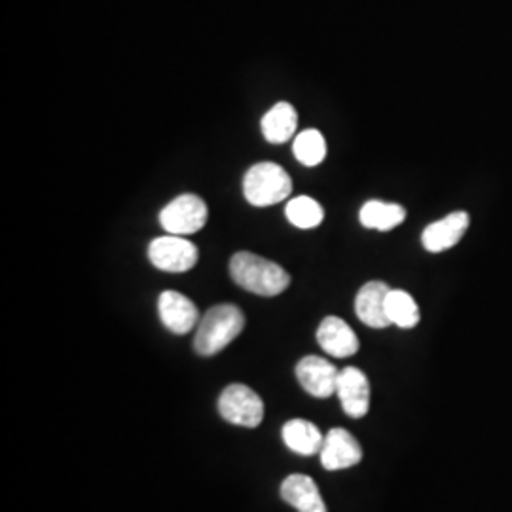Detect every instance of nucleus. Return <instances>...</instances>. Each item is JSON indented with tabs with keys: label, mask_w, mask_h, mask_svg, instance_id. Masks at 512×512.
Segmentation results:
<instances>
[{
	"label": "nucleus",
	"mask_w": 512,
	"mask_h": 512,
	"mask_svg": "<svg viewBox=\"0 0 512 512\" xmlns=\"http://www.w3.org/2000/svg\"><path fill=\"white\" fill-rule=\"evenodd\" d=\"M361 224L370 230L389 232L403 224L406 219V211L399 203H385L380 200L366 202L359 213Z\"/></svg>",
	"instance_id": "17"
},
{
	"label": "nucleus",
	"mask_w": 512,
	"mask_h": 512,
	"mask_svg": "<svg viewBox=\"0 0 512 512\" xmlns=\"http://www.w3.org/2000/svg\"><path fill=\"white\" fill-rule=\"evenodd\" d=\"M389 287L384 281H368L355 296V313L370 329L389 327V317L385 310Z\"/></svg>",
	"instance_id": "13"
},
{
	"label": "nucleus",
	"mask_w": 512,
	"mask_h": 512,
	"mask_svg": "<svg viewBox=\"0 0 512 512\" xmlns=\"http://www.w3.org/2000/svg\"><path fill=\"white\" fill-rule=\"evenodd\" d=\"M150 262L169 274H183L196 266L198 247L183 236H164L154 239L148 247Z\"/></svg>",
	"instance_id": "6"
},
{
	"label": "nucleus",
	"mask_w": 512,
	"mask_h": 512,
	"mask_svg": "<svg viewBox=\"0 0 512 512\" xmlns=\"http://www.w3.org/2000/svg\"><path fill=\"white\" fill-rule=\"evenodd\" d=\"M469 222H471L469 213L456 211L442 220L429 224L421 234V243H423L425 251L442 253V251L456 247L461 238L465 236Z\"/></svg>",
	"instance_id": "11"
},
{
	"label": "nucleus",
	"mask_w": 512,
	"mask_h": 512,
	"mask_svg": "<svg viewBox=\"0 0 512 512\" xmlns=\"http://www.w3.org/2000/svg\"><path fill=\"white\" fill-rule=\"evenodd\" d=\"M230 275L241 289L258 296H277L291 285V275L279 264L247 251L232 256Z\"/></svg>",
	"instance_id": "1"
},
{
	"label": "nucleus",
	"mask_w": 512,
	"mask_h": 512,
	"mask_svg": "<svg viewBox=\"0 0 512 512\" xmlns=\"http://www.w3.org/2000/svg\"><path fill=\"white\" fill-rule=\"evenodd\" d=\"M317 342L327 355L336 357V359L351 357L361 348L359 338L353 329L344 319L334 317V315H329L321 321V325L317 329Z\"/></svg>",
	"instance_id": "12"
},
{
	"label": "nucleus",
	"mask_w": 512,
	"mask_h": 512,
	"mask_svg": "<svg viewBox=\"0 0 512 512\" xmlns=\"http://www.w3.org/2000/svg\"><path fill=\"white\" fill-rule=\"evenodd\" d=\"M245 327L243 311L234 304H219L207 311L198 323L194 348L203 355L211 357L234 342Z\"/></svg>",
	"instance_id": "2"
},
{
	"label": "nucleus",
	"mask_w": 512,
	"mask_h": 512,
	"mask_svg": "<svg viewBox=\"0 0 512 512\" xmlns=\"http://www.w3.org/2000/svg\"><path fill=\"white\" fill-rule=\"evenodd\" d=\"M281 497L298 512H327L321 492L310 476H287L281 484Z\"/></svg>",
	"instance_id": "14"
},
{
	"label": "nucleus",
	"mask_w": 512,
	"mask_h": 512,
	"mask_svg": "<svg viewBox=\"0 0 512 512\" xmlns=\"http://www.w3.org/2000/svg\"><path fill=\"white\" fill-rule=\"evenodd\" d=\"M338 376L340 370L327 359L317 355H308L296 365L298 382L304 387V391L315 399H329L336 395Z\"/></svg>",
	"instance_id": "7"
},
{
	"label": "nucleus",
	"mask_w": 512,
	"mask_h": 512,
	"mask_svg": "<svg viewBox=\"0 0 512 512\" xmlns=\"http://www.w3.org/2000/svg\"><path fill=\"white\" fill-rule=\"evenodd\" d=\"M319 456L327 471H344L361 463L363 448L348 429L336 427L325 435Z\"/></svg>",
	"instance_id": "8"
},
{
	"label": "nucleus",
	"mask_w": 512,
	"mask_h": 512,
	"mask_svg": "<svg viewBox=\"0 0 512 512\" xmlns=\"http://www.w3.org/2000/svg\"><path fill=\"white\" fill-rule=\"evenodd\" d=\"M293 183L281 165L264 162L247 171L243 179L245 200L255 207H268L289 198Z\"/></svg>",
	"instance_id": "3"
},
{
	"label": "nucleus",
	"mask_w": 512,
	"mask_h": 512,
	"mask_svg": "<svg viewBox=\"0 0 512 512\" xmlns=\"http://www.w3.org/2000/svg\"><path fill=\"white\" fill-rule=\"evenodd\" d=\"M385 310L389 323L399 327V329H414L420 323V308L412 294L401 291V289H391L387 294Z\"/></svg>",
	"instance_id": "18"
},
{
	"label": "nucleus",
	"mask_w": 512,
	"mask_h": 512,
	"mask_svg": "<svg viewBox=\"0 0 512 512\" xmlns=\"http://www.w3.org/2000/svg\"><path fill=\"white\" fill-rule=\"evenodd\" d=\"M262 135L272 145H283L291 141L298 129V114L291 103H277L268 110L260 122Z\"/></svg>",
	"instance_id": "15"
},
{
	"label": "nucleus",
	"mask_w": 512,
	"mask_h": 512,
	"mask_svg": "<svg viewBox=\"0 0 512 512\" xmlns=\"http://www.w3.org/2000/svg\"><path fill=\"white\" fill-rule=\"evenodd\" d=\"M283 442L285 446L300 456L319 454L325 442V435L311 421L291 420L283 425Z\"/></svg>",
	"instance_id": "16"
},
{
	"label": "nucleus",
	"mask_w": 512,
	"mask_h": 512,
	"mask_svg": "<svg viewBox=\"0 0 512 512\" xmlns=\"http://www.w3.org/2000/svg\"><path fill=\"white\" fill-rule=\"evenodd\" d=\"M207 205L194 194H183L167 203L160 213V222L167 234L190 236L200 232L207 222Z\"/></svg>",
	"instance_id": "5"
},
{
	"label": "nucleus",
	"mask_w": 512,
	"mask_h": 512,
	"mask_svg": "<svg viewBox=\"0 0 512 512\" xmlns=\"http://www.w3.org/2000/svg\"><path fill=\"white\" fill-rule=\"evenodd\" d=\"M158 311L165 329L173 334H188L200 323V311L196 304L177 291L160 294Z\"/></svg>",
	"instance_id": "10"
},
{
	"label": "nucleus",
	"mask_w": 512,
	"mask_h": 512,
	"mask_svg": "<svg viewBox=\"0 0 512 512\" xmlns=\"http://www.w3.org/2000/svg\"><path fill=\"white\" fill-rule=\"evenodd\" d=\"M219 414L232 425L255 429L264 420V403L251 387L232 384L220 393Z\"/></svg>",
	"instance_id": "4"
},
{
	"label": "nucleus",
	"mask_w": 512,
	"mask_h": 512,
	"mask_svg": "<svg viewBox=\"0 0 512 512\" xmlns=\"http://www.w3.org/2000/svg\"><path fill=\"white\" fill-rule=\"evenodd\" d=\"M293 152L300 164L313 167L325 160L327 141L317 129H304L294 139Z\"/></svg>",
	"instance_id": "19"
},
{
	"label": "nucleus",
	"mask_w": 512,
	"mask_h": 512,
	"mask_svg": "<svg viewBox=\"0 0 512 512\" xmlns=\"http://www.w3.org/2000/svg\"><path fill=\"white\" fill-rule=\"evenodd\" d=\"M285 215L293 226L302 228V230L315 228L325 219L323 207L310 196H298V198H294V200L287 203Z\"/></svg>",
	"instance_id": "20"
},
{
	"label": "nucleus",
	"mask_w": 512,
	"mask_h": 512,
	"mask_svg": "<svg viewBox=\"0 0 512 512\" xmlns=\"http://www.w3.org/2000/svg\"><path fill=\"white\" fill-rule=\"evenodd\" d=\"M336 395L342 403L344 412L349 418L361 420L365 418L370 410V384L363 370L355 366H346L340 370L338 376V385H336Z\"/></svg>",
	"instance_id": "9"
}]
</instances>
